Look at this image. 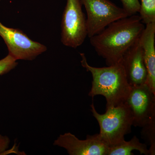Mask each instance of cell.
I'll return each mask as SVG.
<instances>
[{"mask_svg":"<svg viewBox=\"0 0 155 155\" xmlns=\"http://www.w3.org/2000/svg\"><path fill=\"white\" fill-rule=\"evenodd\" d=\"M146 25L140 37L147 73L146 84L155 94V22Z\"/></svg>","mask_w":155,"mask_h":155,"instance_id":"cell-10","label":"cell"},{"mask_svg":"<svg viewBox=\"0 0 155 155\" xmlns=\"http://www.w3.org/2000/svg\"><path fill=\"white\" fill-rule=\"evenodd\" d=\"M139 16L143 24L155 22V0H140Z\"/></svg>","mask_w":155,"mask_h":155,"instance_id":"cell-12","label":"cell"},{"mask_svg":"<svg viewBox=\"0 0 155 155\" xmlns=\"http://www.w3.org/2000/svg\"><path fill=\"white\" fill-rule=\"evenodd\" d=\"M17 60L11 55L0 60V75H4L14 69L17 66Z\"/></svg>","mask_w":155,"mask_h":155,"instance_id":"cell-14","label":"cell"},{"mask_svg":"<svg viewBox=\"0 0 155 155\" xmlns=\"http://www.w3.org/2000/svg\"><path fill=\"white\" fill-rule=\"evenodd\" d=\"M81 66L92 76L89 96H103L106 100V108L116 107L125 102L131 89L127 81L121 62L107 67H95L88 64L85 54H80Z\"/></svg>","mask_w":155,"mask_h":155,"instance_id":"cell-2","label":"cell"},{"mask_svg":"<svg viewBox=\"0 0 155 155\" xmlns=\"http://www.w3.org/2000/svg\"><path fill=\"white\" fill-rule=\"evenodd\" d=\"M93 116L99 125V138L104 144L111 147L125 140V136L131 132L133 119L129 107L124 102L106 108L104 114L97 112L94 103L90 105Z\"/></svg>","mask_w":155,"mask_h":155,"instance_id":"cell-3","label":"cell"},{"mask_svg":"<svg viewBox=\"0 0 155 155\" xmlns=\"http://www.w3.org/2000/svg\"><path fill=\"white\" fill-rule=\"evenodd\" d=\"M0 36L8 47L9 54L16 60L32 61L47 50L45 46L31 40L22 31L6 27L1 22Z\"/></svg>","mask_w":155,"mask_h":155,"instance_id":"cell-6","label":"cell"},{"mask_svg":"<svg viewBox=\"0 0 155 155\" xmlns=\"http://www.w3.org/2000/svg\"><path fill=\"white\" fill-rule=\"evenodd\" d=\"M141 137L150 146L149 155H155V117L141 127Z\"/></svg>","mask_w":155,"mask_h":155,"instance_id":"cell-13","label":"cell"},{"mask_svg":"<svg viewBox=\"0 0 155 155\" xmlns=\"http://www.w3.org/2000/svg\"><path fill=\"white\" fill-rule=\"evenodd\" d=\"M54 145L64 148L70 155H108L109 147L100 140L98 134L80 140L71 133L61 134Z\"/></svg>","mask_w":155,"mask_h":155,"instance_id":"cell-8","label":"cell"},{"mask_svg":"<svg viewBox=\"0 0 155 155\" xmlns=\"http://www.w3.org/2000/svg\"><path fill=\"white\" fill-rule=\"evenodd\" d=\"M125 102L134 127H142L155 117V94L147 84L131 87Z\"/></svg>","mask_w":155,"mask_h":155,"instance_id":"cell-7","label":"cell"},{"mask_svg":"<svg viewBox=\"0 0 155 155\" xmlns=\"http://www.w3.org/2000/svg\"><path fill=\"white\" fill-rule=\"evenodd\" d=\"M122 3L123 8L129 16L138 13L140 3V0H120Z\"/></svg>","mask_w":155,"mask_h":155,"instance_id":"cell-15","label":"cell"},{"mask_svg":"<svg viewBox=\"0 0 155 155\" xmlns=\"http://www.w3.org/2000/svg\"><path fill=\"white\" fill-rule=\"evenodd\" d=\"M10 143V140L8 136L0 134V155L9 153L7 150L9 147Z\"/></svg>","mask_w":155,"mask_h":155,"instance_id":"cell-16","label":"cell"},{"mask_svg":"<svg viewBox=\"0 0 155 155\" xmlns=\"http://www.w3.org/2000/svg\"><path fill=\"white\" fill-rule=\"evenodd\" d=\"M145 26L136 14L118 19L104 30L90 38L97 54L107 66L121 62L127 50L141 36Z\"/></svg>","mask_w":155,"mask_h":155,"instance_id":"cell-1","label":"cell"},{"mask_svg":"<svg viewBox=\"0 0 155 155\" xmlns=\"http://www.w3.org/2000/svg\"><path fill=\"white\" fill-rule=\"evenodd\" d=\"M81 1L86 11L89 38L100 33L114 21L129 16L123 8L109 0Z\"/></svg>","mask_w":155,"mask_h":155,"instance_id":"cell-5","label":"cell"},{"mask_svg":"<svg viewBox=\"0 0 155 155\" xmlns=\"http://www.w3.org/2000/svg\"><path fill=\"white\" fill-rule=\"evenodd\" d=\"M81 0H67L61 22V41L64 45L76 48L87 36L86 17Z\"/></svg>","mask_w":155,"mask_h":155,"instance_id":"cell-4","label":"cell"},{"mask_svg":"<svg viewBox=\"0 0 155 155\" xmlns=\"http://www.w3.org/2000/svg\"><path fill=\"white\" fill-rule=\"evenodd\" d=\"M121 63L130 86L146 84L147 73L140 37L125 53Z\"/></svg>","mask_w":155,"mask_h":155,"instance_id":"cell-9","label":"cell"},{"mask_svg":"<svg viewBox=\"0 0 155 155\" xmlns=\"http://www.w3.org/2000/svg\"><path fill=\"white\" fill-rule=\"evenodd\" d=\"M133 150H137L140 154L149 155V150L145 143H142L134 136L130 140H124L119 145L109 147L108 155H133Z\"/></svg>","mask_w":155,"mask_h":155,"instance_id":"cell-11","label":"cell"}]
</instances>
